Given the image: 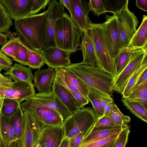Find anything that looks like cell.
<instances>
[{"label": "cell", "instance_id": "cell-49", "mask_svg": "<svg viewBox=\"0 0 147 147\" xmlns=\"http://www.w3.org/2000/svg\"><path fill=\"white\" fill-rule=\"evenodd\" d=\"M146 82H147V68L142 72L139 76L133 89Z\"/></svg>", "mask_w": 147, "mask_h": 147}, {"label": "cell", "instance_id": "cell-4", "mask_svg": "<svg viewBox=\"0 0 147 147\" xmlns=\"http://www.w3.org/2000/svg\"><path fill=\"white\" fill-rule=\"evenodd\" d=\"M92 41L96 55L98 66L115 77L113 60L108 50L104 33V23L94 24L92 22L88 31Z\"/></svg>", "mask_w": 147, "mask_h": 147}, {"label": "cell", "instance_id": "cell-18", "mask_svg": "<svg viewBox=\"0 0 147 147\" xmlns=\"http://www.w3.org/2000/svg\"><path fill=\"white\" fill-rule=\"evenodd\" d=\"M55 74V69L50 67L38 69L35 72L34 85L38 93H48L52 91L51 87Z\"/></svg>", "mask_w": 147, "mask_h": 147}, {"label": "cell", "instance_id": "cell-21", "mask_svg": "<svg viewBox=\"0 0 147 147\" xmlns=\"http://www.w3.org/2000/svg\"><path fill=\"white\" fill-rule=\"evenodd\" d=\"M0 127L1 139L5 147L18 140L13 127V116L7 117L0 115Z\"/></svg>", "mask_w": 147, "mask_h": 147}, {"label": "cell", "instance_id": "cell-16", "mask_svg": "<svg viewBox=\"0 0 147 147\" xmlns=\"http://www.w3.org/2000/svg\"><path fill=\"white\" fill-rule=\"evenodd\" d=\"M65 136L63 124L58 126H45L40 134L38 142L42 147H59Z\"/></svg>", "mask_w": 147, "mask_h": 147}, {"label": "cell", "instance_id": "cell-35", "mask_svg": "<svg viewBox=\"0 0 147 147\" xmlns=\"http://www.w3.org/2000/svg\"><path fill=\"white\" fill-rule=\"evenodd\" d=\"M23 119V112L19 105L17 111L13 115V125L16 136L18 139L22 131Z\"/></svg>", "mask_w": 147, "mask_h": 147}, {"label": "cell", "instance_id": "cell-42", "mask_svg": "<svg viewBox=\"0 0 147 147\" xmlns=\"http://www.w3.org/2000/svg\"><path fill=\"white\" fill-rule=\"evenodd\" d=\"M50 1V0H32L30 15L36 14L41 10L44 9Z\"/></svg>", "mask_w": 147, "mask_h": 147}, {"label": "cell", "instance_id": "cell-13", "mask_svg": "<svg viewBox=\"0 0 147 147\" xmlns=\"http://www.w3.org/2000/svg\"><path fill=\"white\" fill-rule=\"evenodd\" d=\"M71 18L81 32L88 31L91 22L88 14L90 11L88 2L84 0H70Z\"/></svg>", "mask_w": 147, "mask_h": 147}, {"label": "cell", "instance_id": "cell-11", "mask_svg": "<svg viewBox=\"0 0 147 147\" xmlns=\"http://www.w3.org/2000/svg\"><path fill=\"white\" fill-rule=\"evenodd\" d=\"M32 83L16 81L8 88L0 87V96L3 98L13 99L20 104L35 94Z\"/></svg>", "mask_w": 147, "mask_h": 147}, {"label": "cell", "instance_id": "cell-46", "mask_svg": "<svg viewBox=\"0 0 147 147\" xmlns=\"http://www.w3.org/2000/svg\"><path fill=\"white\" fill-rule=\"evenodd\" d=\"M88 132H80L69 139V147H79Z\"/></svg>", "mask_w": 147, "mask_h": 147}, {"label": "cell", "instance_id": "cell-36", "mask_svg": "<svg viewBox=\"0 0 147 147\" xmlns=\"http://www.w3.org/2000/svg\"><path fill=\"white\" fill-rule=\"evenodd\" d=\"M107 12H110L113 14L118 12L122 9L128 0H102Z\"/></svg>", "mask_w": 147, "mask_h": 147}, {"label": "cell", "instance_id": "cell-54", "mask_svg": "<svg viewBox=\"0 0 147 147\" xmlns=\"http://www.w3.org/2000/svg\"><path fill=\"white\" fill-rule=\"evenodd\" d=\"M60 2L64 7H66L70 13L71 11V3L70 0H60Z\"/></svg>", "mask_w": 147, "mask_h": 147}, {"label": "cell", "instance_id": "cell-12", "mask_svg": "<svg viewBox=\"0 0 147 147\" xmlns=\"http://www.w3.org/2000/svg\"><path fill=\"white\" fill-rule=\"evenodd\" d=\"M106 21L104 23V33L109 53L113 60L115 58L121 47L115 16L105 14Z\"/></svg>", "mask_w": 147, "mask_h": 147}, {"label": "cell", "instance_id": "cell-14", "mask_svg": "<svg viewBox=\"0 0 147 147\" xmlns=\"http://www.w3.org/2000/svg\"><path fill=\"white\" fill-rule=\"evenodd\" d=\"M45 63L49 67L55 69L65 67L71 63V51L61 49L56 46L40 50Z\"/></svg>", "mask_w": 147, "mask_h": 147}, {"label": "cell", "instance_id": "cell-22", "mask_svg": "<svg viewBox=\"0 0 147 147\" xmlns=\"http://www.w3.org/2000/svg\"><path fill=\"white\" fill-rule=\"evenodd\" d=\"M5 76L10 77L14 81H21L32 83L34 75L29 67L20 64L15 63L4 74Z\"/></svg>", "mask_w": 147, "mask_h": 147}, {"label": "cell", "instance_id": "cell-20", "mask_svg": "<svg viewBox=\"0 0 147 147\" xmlns=\"http://www.w3.org/2000/svg\"><path fill=\"white\" fill-rule=\"evenodd\" d=\"M142 49L127 47L121 49L113 60L116 75L114 79L127 65L134 56Z\"/></svg>", "mask_w": 147, "mask_h": 147}, {"label": "cell", "instance_id": "cell-32", "mask_svg": "<svg viewBox=\"0 0 147 147\" xmlns=\"http://www.w3.org/2000/svg\"><path fill=\"white\" fill-rule=\"evenodd\" d=\"M20 104L13 99L4 98L0 114L7 117L13 116L16 112Z\"/></svg>", "mask_w": 147, "mask_h": 147}, {"label": "cell", "instance_id": "cell-5", "mask_svg": "<svg viewBox=\"0 0 147 147\" xmlns=\"http://www.w3.org/2000/svg\"><path fill=\"white\" fill-rule=\"evenodd\" d=\"M96 120L92 108L84 107L77 110L63 123L65 136L69 139L80 132H88L94 126Z\"/></svg>", "mask_w": 147, "mask_h": 147}, {"label": "cell", "instance_id": "cell-50", "mask_svg": "<svg viewBox=\"0 0 147 147\" xmlns=\"http://www.w3.org/2000/svg\"><path fill=\"white\" fill-rule=\"evenodd\" d=\"M136 4L139 9L144 11H147V0H136Z\"/></svg>", "mask_w": 147, "mask_h": 147}, {"label": "cell", "instance_id": "cell-10", "mask_svg": "<svg viewBox=\"0 0 147 147\" xmlns=\"http://www.w3.org/2000/svg\"><path fill=\"white\" fill-rule=\"evenodd\" d=\"M146 54L147 49H143L134 56L114 79L113 90L121 94L131 77L141 66L144 57Z\"/></svg>", "mask_w": 147, "mask_h": 147}, {"label": "cell", "instance_id": "cell-58", "mask_svg": "<svg viewBox=\"0 0 147 147\" xmlns=\"http://www.w3.org/2000/svg\"><path fill=\"white\" fill-rule=\"evenodd\" d=\"M35 147H42L41 145L38 142L37 143Z\"/></svg>", "mask_w": 147, "mask_h": 147}, {"label": "cell", "instance_id": "cell-3", "mask_svg": "<svg viewBox=\"0 0 147 147\" xmlns=\"http://www.w3.org/2000/svg\"><path fill=\"white\" fill-rule=\"evenodd\" d=\"M82 34L65 12L56 22L54 31L56 46L61 49L75 52L80 45Z\"/></svg>", "mask_w": 147, "mask_h": 147}, {"label": "cell", "instance_id": "cell-60", "mask_svg": "<svg viewBox=\"0 0 147 147\" xmlns=\"http://www.w3.org/2000/svg\"><path fill=\"white\" fill-rule=\"evenodd\" d=\"M113 143V144H114ZM113 144H112L111 145V146H109V147H112Z\"/></svg>", "mask_w": 147, "mask_h": 147}, {"label": "cell", "instance_id": "cell-41", "mask_svg": "<svg viewBox=\"0 0 147 147\" xmlns=\"http://www.w3.org/2000/svg\"><path fill=\"white\" fill-rule=\"evenodd\" d=\"M130 132L129 126L123 129L119 134L112 147H125Z\"/></svg>", "mask_w": 147, "mask_h": 147}, {"label": "cell", "instance_id": "cell-26", "mask_svg": "<svg viewBox=\"0 0 147 147\" xmlns=\"http://www.w3.org/2000/svg\"><path fill=\"white\" fill-rule=\"evenodd\" d=\"M26 46L28 53V65L32 69H40L45 63L40 50H33L26 43Z\"/></svg>", "mask_w": 147, "mask_h": 147}, {"label": "cell", "instance_id": "cell-57", "mask_svg": "<svg viewBox=\"0 0 147 147\" xmlns=\"http://www.w3.org/2000/svg\"><path fill=\"white\" fill-rule=\"evenodd\" d=\"M0 147H5L2 140L0 144Z\"/></svg>", "mask_w": 147, "mask_h": 147}, {"label": "cell", "instance_id": "cell-9", "mask_svg": "<svg viewBox=\"0 0 147 147\" xmlns=\"http://www.w3.org/2000/svg\"><path fill=\"white\" fill-rule=\"evenodd\" d=\"M48 5L47 20L42 37V49L56 46L54 40L56 22L65 13V7L60 2L51 1Z\"/></svg>", "mask_w": 147, "mask_h": 147}, {"label": "cell", "instance_id": "cell-53", "mask_svg": "<svg viewBox=\"0 0 147 147\" xmlns=\"http://www.w3.org/2000/svg\"><path fill=\"white\" fill-rule=\"evenodd\" d=\"M59 147H69V140L65 136L62 139Z\"/></svg>", "mask_w": 147, "mask_h": 147}, {"label": "cell", "instance_id": "cell-56", "mask_svg": "<svg viewBox=\"0 0 147 147\" xmlns=\"http://www.w3.org/2000/svg\"><path fill=\"white\" fill-rule=\"evenodd\" d=\"M17 141L12 142L8 146L5 147H17Z\"/></svg>", "mask_w": 147, "mask_h": 147}, {"label": "cell", "instance_id": "cell-45", "mask_svg": "<svg viewBox=\"0 0 147 147\" xmlns=\"http://www.w3.org/2000/svg\"><path fill=\"white\" fill-rule=\"evenodd\" d=\"M30 111L34 112L40 119L57 112L52 109L42 107L36 108Z\"/></svg>", "mask_w": 147, "mask_h": 147}, {"label": "cell", "instance_id": "cell-8", "mask_svg": "<svg viewBox=\"0 0 147 147\" xmlns=\"http://www.w3.org/2000/svg\"><path fill=\"white\" fill-rule=\"evenodd\" d=\"M128 1L118 12L113 14L117 22L121 49L126 47L136 31L139 22L128 6Z\"/></svg>", "mask_w": 147, "mask_h": 147}, {"label": "cell", "instance_id": "cell-27", "mask_svg": "<svg viewBox=\"0 0 147 147\" xmlns=\"http://www.w3.org/2000/svg\"><path fill=\"white\" fill-rule=\"evenodd\" d=\"M121 100L124 105L133 114L147 122V109L137 101H129L123 98Z\"/></svg>", "mask_w": 147, "mask_h": 147}, {"label": "cell", "instance_id": "cell-37", "mask_svg": "<svg viewBox=\"0 0 147 147\" xmlns=\"http://www.w3.org/2000/svg\"><path fill=\"white\" fill-rule=\"evenodd\" d=\"M119 133L94 141L81 147H109L115 142Z\"/></svg>", "mask_w": 147, "mask_h": 147}, {"label": "cell", "instance_id": "cell-7", "mask_svg": "<svg viewBox=\"0 0 147 147\" xmlns=\"http://www.w3.org/2000/svg\"><path fill=\"white\" fill-rule=\"evenodd\" d=\"M45 127L33 112H23L22 132L17 141V147H35Z\"/></svg>", "mask_w": 147, "mask_h": 147}, {"label": "cell", "instance_id": "cell-47", "mask_svg": "<svg viewBox=\"0 0 147 147\" xmlns=\"http://www.w3.org/2000/svg\"><path fill=\"white\" fill-rule=\"evenodd\" d=\"M66 88L82 108L84 107L85 105L88 103L89 100L88 99L84 96L80 92H76L69 88Z\"/></svg>", "mask_w": 147, "mask_h": 147}, {"label": "cell", "instance_id": "cell-34", "mask_svg": "<svg viewBox=\"0 0 147 147\" xmlns=\"http://www.w3.org/2000/svg\"><path fill=\"white\" fill-rule=\"evenodd\" d=\"M13 25L12 19L0 1V32L6 34Z\"/></svg>", "mask_w": 147, "mask_h": 147}, {"label": "cell", "instance_id": "cell-17", "mask_svg": "<svg viewBox=\"0 0 147 147\" xmlns=\"http://www.w3.org/2000/svg\"><path fill=\"white\" fill-rule=\"evenodd\" d=\"M52 88V91L58 97L71 114L82 108L55 75Z\"/></svg>", "mask_w": 147, "mask_h": 147}, {"label": "cell", "instance_id": "cell-23", "mask_svg": "<svg viewBox=\"0 0 147 147\" xmlns=\"http://www.w3.org/2000/svg\"><path fill=\"white\" fill-rule=\"evenodd\" d=\"M126 47L147 49V15H143L141 25Z\"/></svg>", "mask_w": 147, "mask_h": 147}, {"label": "cell", "instance_id": "cell-33", "mask_svg": "<svg viewBox=\"0 0 147 147\" xmlns=\"http://www.w3.org/2000/svg\"><path fill=\"white\" fill-rule=\"evenodd\" d=\"M17 38L19 43V47L15 57L13 60L23 65H28V53L26 43L19 37Z\"/></svg>", "mask_w": 147, "mask_h": 147}, {"label": "cell", "instance_id": "cell-2", "mask_svg": "<svg viewBox=\"0 0 147 147\" xmlns=\"http://www.w3.org/2000/svg\"><path fill=\"white\" fill-rule=\"evenodd\" d=\"M47 9L14 21L16 33L33 50L42 49V40L47 24Z\"/></svg>", "mask_w": 147, "mask_h": 147}, {"label": "cell", "instance_id": "cell-48", "mask_svg": "<svg viewBox=\"0 0 147 147\" xmlns=\"http://www.w3.org/2000/svg\"><path fill=\"white\" fill-rule=\"evenodd\" d=\"M2 69L0 68V87L8 88L12 84L11 79L7 76H5L1 73Z\"/></svg>", "mask_w": 147, "mask_h": 147}, {"label": "cell", "instance_id": "cell-43", "mask_svg": "<svg viewBox=\"0 0 147 147\" xmlns=\"http://www.w3.org/2000/svg\"><path fill=\"white\" fill-rule=\"evenodd\" d=\"M119 126L109 117L103 115L96 119L93 127H116Z\"/></svg>", "mask_w": 147, "mask_h": 147}, {"label": "cell", "instance_id": "cell-24", "mask_svg": "<svg viewBox=\"0 0 147 147\" xmlns=\"http://www.w3.org/2000/svg\"><path fill=\"white\" fill-rule=\"evenodd\" d=\"M128 126H122L110 129L101 130L87 134L79 147H81L94 141L106 138L114 134L120 133Z\"/></svg>", "mask_w": 147, "mask_h": 147}, {"label": "cell", "instance_id": "cell-29", "mask_svg": "<svg viewBox=\"0 0 147 147\" xmlns=\"http://www.w3.org/2000/svg\"><path fill=\"white\" fill-rule=\"evenodd\" d=\"M125 98L129 101L138 102L147 109V82L134 88L129 96Z\"/></svg>", "mask_w": 147, "mask_h": 147}, {"label": "cell", "instance_id": "cell-28", "mask_svg": "<svg viewBox=\"0 0 147 147\" xmlns=\"http://www.w3.org/2000/svg\"><path fill=\"white\" fill-rule=\"evenodd\" d=\"M147 54L145 56L142 64L131 77L121 94L123 97L128 98L132 91L138 78L142 72L147 68Z\"/></svg>", "mask_w": 147, "mask_h": 147}, {"label": "cell", "instance_id": "cell-51", "mask_svg": "<svg viewBox=\"0 0 147 147\" xmlns=\"http://www.w3.org/2000/svg\"><path fill=\"white\" fill-rule=\"evenodd\" d=\"M96 96L98 101L104 109L107 105L114 102L113 99H110Z\"/></svg>", "mask_w": 147, "mask_h": 147}, {"label": "cell", "instance_id": "cell-6", "mask_svg": "<svg viewBox=\"0 0 147 147\" xmlns=\"http://www.w3.org/2000/svg\"><path fill=\"white\" fill-rule=\"evenodd\" d=\"M20 104L23 112L29 111L38 107L45 108L55 110L60 113L64 121L71 113L58 97L51 91L35 94Z\"/></svg>", "mask_w": 147, "mask_h": 147}, {"label": "cell", "instance_id": "cell-1", "mask_svg": "<svg viewBox=\"0 0 147 147\" xmlns=\"http://www.w3.org/2000/svg\"><path fill=\"white\" fill-rule=\"evenodd\" d=\"M65 68L79 78L88 87L90 92L110 99L113 90L114 78L97 66L71 63Z\"/></svg>", "mask_w": 147, "mask_h": 147}, {"label": "cell", "instance_id": "cell-30", "mask_svg": "<svg viewBox=\"0 0 147 147\" xmlns=\"http://www.w3.org/2000/svg\"><path fill=\"white\" fill-rule=\"evenodd\" d=\"M59 68L63 75L77 88L79 92L87 98L90 91L87 86L65 67Z\"/></svg>", "mask_w": 147, "mask_h": 147}, {"label": "cell", "instance_id": "cell-19", "mask_svg": "<svg viewBox=\"0 0 147 147\" xmlns=\"http://www.w3.org/2000/svg\"><path fill=\"white\" fill-rule=\"evenodd\" d=\"M82 38L79 49L82 52L83 60L80 63L87 65L97 66V61L94 48L88 31L82 32Z\"/></svg>", "mask_w": 147, "mask_h": 147}, {"label": "cell", "instance_id": "cell-31", "mask_svg": "<svg viewBox=\"0 0 147 147\" xmlns=\"http://www.w3.org/2000/svg\"><path fill=\"white\" fill-rule=\"evenodd\" d=\"M105 115L109 117L119 126L127 125V124L131 121L129 117L124 115L115 103L111 111Z\"/></svg>", "mask_w": 147, "mask_h": 147}, {"label": "cell", "instance_id": "cell-55", "mask_svg": "<svg viewBox=\"0 0 147 147\" xmlns=\"http://www.w3.org/2000/svg\"><path fill=\"white\" fill-rule=\"evenodd\" d=\"M114 103V102H113L108 104L104 108V115H106L111 111Z\"/></svg>", "mask_w": 147, "mask_h": 147}, {"label": "cell", "instance_id": "cell-44", "mask_svg": "<svg viewBox=\"0 0 147 147\" xmlns=\"http://www.w3.org/2000/svg\"><path fill=\"white\" fill-rule=\"evenodd\" d=\"M13 60L4 54L0 49V68L7 71L12 66Z\"/></svg>", "mask_w": 147, "mask_h": 147}, {"label": "cell", "instance_id": "cell-40", "mask_svg": "<svg viewBox=\"0 0 147 147\" xmlns=\"http://www.w3.org/2000/svg\"><path fill=\"white\" fill-rule=\"evenodd\" d=\"M88 3L90 11L97 16L107 12L102 0H90Z\"/></svg>", "mask_w": 147, "mask_h": 147}, {"label": "cell", "instance_id": "cell-25", "mask_svg": "<svg viewBox=\"0 0 147 147\" xmlns=\"http://www.w3.org/2000/svg\"><path fill=\"white\" fill-rule=\"evenodd\" d=\"M9 39L6 43L2 46L1 50L2 52L13 60L15 57L18 51L19 43L17 37H16L10 31L6 34Z\"/></svg>", "mask_w": 147, "mask_h": 147}, {"label": "cell", "instance_id": "cell-59", "mask_svg": "<svg viewBox=\"0 0 147 147\" xmlns=\"http://www.w3.org/2000/svg\"><path fill=\"white\" fill-rule=\"evenodd\" d=\"M1 130H0V144H1Z\"/></svg>", "mask_w": 147, "mask_h": 147}, {"label": "cell", "instance_id": "cell-52", "mask_svg": "<svg viewBox=\"0 0 147 147\" xmlns=\"http://www.w3.org/2000/svg\"><path fill=\"white\" fill-rule=\"evenodd\" d=\"M8 37L6 34L0 32V46H3L7 41Z\"/></svg>", "mask_w": 147, "mask_h": 147}, {"label": "cell", "instance_id": "cell-38", "mask_svg": "<svg viewBox=\"0 0 147 147\" xmlns=\"http://www.w3.org/2000/svg\"><path fill=\"white\" fill-rule=\"evenodd\" d=\"M87 98L92 105L96 119L103 116L104 109L98 101L97 96L94 93L90 92Z\"/></svg>", "mask_w": 147, "mask_h": 147}, {"label": "cell", "instance_id": "cell-15", "mask_svg": "<svg viewBox=\"0 0 147 147\" xmlns=\"http://www.w3.org/2000/svg\"><path fill=\"white\" fill-rule=\"evenodd\" d=\"M10 18L15 21L30 15L32 0H0Z\"/></svg>", "mask_w": 147, "mask_h": 147}, {"label": "cell", "instance_id": "cell-39", "mask_svg": "<svg viewBox=\"0 0 147 147\" xmlns=\"http://www.w3.org/2000/svg\"><path fill=\"white\" fill-rule=\"evenodd\" d=\"M40 119L46 126L59 125L63 123L62 116L58 112Z\"/></svg>", "mask_w": 147, "mask_h": 147}]
</instances>
